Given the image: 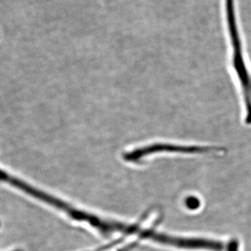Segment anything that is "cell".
Instances as JSON below:
<instances>
[{"label": "cell", "mask_w": 251, "mask_h": 251, "mask_svg": "<svg viewBox=\"0 0 251 251\" xmlns=\"http://www.w3.org/2000/svg\"><path fill=\"white\" fill-rule=\"evenodd\" d=\"M226 14L231 44L232 47V66L242 87L245 105V122L251 125V75L244 60L240 36L238 31L234 14L233 0H226Z\"/></svg>", "instance_id": "cell-1"}, {"label": "cell", "mask_w": 251, "mask_h": 251, "mask_svg": "<svg viewBox=\"0 0 251 251\" xmlns=\"http://www.w3.org/2000/svg\"><path fill=\"white\" fill-rule=\"evenodd\" d=\"M223 149L212 147L181 146L167 143H155L142 147L124 153V159L131 163H138L145 157L158 153H206L222 151Z\"/></svg>", "instance_id": "cell-2"}, {"label": "cell", "mask_w": 251, "mask_h": 251, "mask_svg": "<svg viewBox=\"0 0 251 251\" xmlns=\"http://www.w3.org/2000/svg\"><path fill=\"white\" fill-rule=\"evenodd\" d=\"M187 203L188 207L193 208V209H196L199 205V201L195 199V198H189L187 201Z\"/></svg>", "instance_id": "cell-3"}, {"label": "cell", "mask_w": 251, "mask_h": 251, "mask_svg": "<svg viewBox=\"0 0 251 251\" xmlns=\"http://www.w3.org/2000/svg\"></svg>", "instance_id": "cell-4"}]
</instances>
